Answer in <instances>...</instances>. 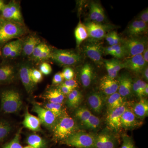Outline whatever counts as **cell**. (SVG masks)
Returning a JSON list of instances; mask_svg holds the SVG:
<instances>
[{
    "label": "cell",
    "instance_id": "obj_42",
    "mask_svg": "<svg viewBox=\"0 0 148 148\" xmlns=\"http://www.w3.org/2000/svg\"><path fill=\"white\" fill-rule=\"evenodd\" d=\"M61 73L64 79H66V80L73 79L75 75L73 70L69 67H66L64 69Z\"/></svg>",
    "mask_w": 148,
    "mask_h": 148
},
{
    "label": "cell",
    "instance_id": "obj_6",
    "mask_svg": "<svg viewBox=\"0 0 148 148\" xmlns=\"http://www.w3.org/2000/svg\"><path fill=\"white\" fill-rule=\"evenodd\" d=\"M121 42V45L124 49L125 56L128 58L142 54L145 49L147 47V39L139 37H130Z\"/></svg>",
    "mask_w": 148,
    "mask_h": 148
},
{
    "label": "cell",
    "instance_id": "obj_39",
    "mask_svg": "<svg viewBox=\"0 0 148 148\" xmlns=\"http://www.w3.org/2000/svg\"><path fill=\"white\" fill-rule=\"evenodd\" d=\"M31 79L35 84L42 81L43 79L42 74L39 70L35 69H31L30 71Z\"/></svg>",
    "mask_w": 148,
    "mask_h": 148
},
{
    "label": "cell",
    "instance_id": "obj_53",
    "mask_svg": "<svg viewBox=\"0 0 148 148\" xmlns=\"http://www.w3.org/2000/svg\"><path fill=\"white\" fill-rule=\"evenodd\" d=\"M24 148H34L32 147H31V146H27V147H24Z\"/></svg>",
    "mask_w": 148,
    "mask_h": 148
},
{
    "label": "cell",
    "instance_id": "obj_32",
    "mask_svg": "<svg viewBox=\"0 0 148 148\" xmlns=\"http://www.w3.org/2000/svg\"><path fill=\"white\" fill-rule=\"evenodd\" d=\"M124 98L118 92H116L109 96L108 100L109 110L116 108L122 106L123 103Z\"/></svg>",
    "mask_w": 148,
    "mask_h": 148
},
{
    "label": "cell",
    "instance_id": "obj_20",
    "mask_svg": "<svg viewBox=\"0 0 148 148\" xmlns=\"http://www.w3.org/2000/svg\"><path fill=\"white\" fill-rule=\"evenodd\" d=\"M116 142L112 135L101 133L95 136V148H114Z\"/></svg>",
    "mask_w": 148,
    "mask_h": 148
},
{
    "label": "cell",
    "instance_id": "obj_1",
    "mask_svg": "<svg viewBox=\"0 0 148 148\" xmlns=\"http://www.w3.org/2000/svg\"><path fill=\"white\" fill-rule=\"evenodd\" d=\"M28 33L25 24L5 20L0 17V50L13 39H20Z\"/></svg>",
    "mask_w": 148,
    "mask_h": 148
},
{
    "label": "cell",
    "instance_id": "obj_34",
    "mask_svg": "<svg viewBox=\"0 0 148 148\" xmlns=\"http://www.w3.org/2000/svg\"><path fill=\"white\" fill-rule=\"evenodd\" d=\"M11 130V126L8 122L0 121V143L8 136Z\"/></svg>",
    "mask_w": 148,
    "mask_h": 148
},
{
    "label": "cell",
    "instance_id": "obj_7",
    "mask_svg": "<svg viewBox=\"0 0 148 148\" xmlns=\"http://www.w3.org/2000/svg\"><path fill=\"white\" fill-rule=\"evenodd\" d=\"M0 17L8 20L24 24L19 2L11 1L4 7Z\"/></svg>",
    "mask_w": 148,
    "mask_h": 148
},
{
    "label": "cell",
    "instance_id": "obj_41",
    "mask_svg": "<svg viewBox=\"0 0 148 148\" xmlns=\"http://www.w3.org/2000/svg\"><path fill=\"white\" fill-rule=\"evenodd\" d=\"M39 71L42 75H48L52 72V68L50 64L47 62H43L40 65Z\"/></svg>",
    "mask_w": 148,
    "mask_h": 148
},
{
    "label": "cell",
    "instance_id": "obj_31",
    "mask_svg": "<svg viewBox=\"0 0 148 148\" xmlns=\"http://www.w3.org/2000/svg\"><path fill=\"white\" fill-rule=\"evenodd\" d=\"M27 141L29 145L34 148H45L46 145L45 140L35 134L29 135Z\"/></svg>",
    "mask_w": 148,
    "mask_h": 148
},
{
    "label": "cell",
    "instance_id": "obj_43",
    "mask_svg": "<svg viewBox=\"0 0 148 148\" xmlns=\"http://www.w3.org/2000/svg\"><path fill=\"white\" fill-rule=\"evenodd\" d=\"M132 91H134L135 94L140 98H143L144 96V93L143 90L135 81H133L132 83Z\"/></svg>",
    "mask_w": 148,
    "mask_h": 148
},
{
    "label": "cell",
    "instance_id": "obj_40",
    "mask_svg": "<svg viewBox=\"0 0 148 148\" xmlns=\"http://www.w3.org/2000/svg\"><path fill=\"white\" fill-rule=\"evenodd\" d=\"M123 143L121 148H136L133 140L127 135H123Z\"/></svg>",
    "mask_w": 148,
    "mask_h": 148
},
{
    "label": "cell",
    "instance_id": "obj_8",
    "mask_svg": "<svg viewBox=\"0 0 148 148\" xmlns=\"http://www.w3.org/2000/svg\"><path fill=\"white\" fill-rule=\"evenodd\" d=\"M32 111L38 114L41 123L48 128L52 129L58 120L52 112L37 103H34Z\"/></svg>",
    "mask_w": 148,
    "mask_h": 148
},
{
    "label": "cell",
    "instance_id": "obj_16",
    "mask_svg": "<svg viewBox=\"0 0 148 148\" xmlns=\"http://www.w3.org/2000/svg\"><path fill=\"white\" fill-rule=\"evenodd\" d=\"M119 83L118 92L123 98L129 97L132 91L133 81L127 73L121 74L118 80Z\"/></svg>",
    "mask_w": 148,
    "mask_h": 148
},
{
    "label": "cell",
    "instance_id": "obj_23",
    "mask_svg": "<svg viewBox=\"0 0 148 148\" xmlns=\"http://www.w3.org/2000/svg\"><path fill=\"white\" fill-rule=\"evenodd\" d=\"M93 77L92 66L88 63H86L80 70L79 78L83 86L87 88L92 82Z\"/></svg>",
    "mask_w": 148,
    "mask_h": 148
},
{
    "label": "cell",
    "instance_id": "obj_14",
    "mask_svg": "<svg viewBox=\"0 0 148 148\" xmlns=\"http://www.w3.org/2000/svg\"><path fill=\"white\" fill-rule=\"evenodd\" d=\"M31 66L28 63H23L19 67L18 73L22 84L28 93H31L34 90L35 84L33 83L30 77Z\"/></svg>",
    "mask_w": 148,
    "mask_h": 148
},
{
    "label": "cell",
    "instance_id": "obj_10",
    "mask_svg": "<svg viewBox=\"0 0 148 148\" xmlns=\"http://www.w3.org/2000/svg\"><path fill=\"white\" fill-rule=\"evenodd\" d=\"M84 51L86 56L95 64L101 65L104 48L97 42L88 43L84 47Z\"/></svg>",
    "mask_w": 148,
    "mask_h": 148
},
{
    "label": "cell",
    "instance_id": "obj_46",
    "mask_svg": "<svg viewBox=\"0 0 148 148\" xmlns=\"http://www.w3.org/2000/svg\"><path fill=\"white\" fill-rule=\"evenodd\" d=\"M62 84L70 88H71L73 90L75 89L78 86V84L76 81L73 79L66 80L64 82L62 83Z\"/></svg>",
    "mask_w": 148,
    "mask_h": 148
},
{
    "label": "cell",
    "instance_id": "obj_15",
    "mask_svg": "<svg viewBox=\"0 0 148 148\" xmlns=\"http://www.w3.org/2000/svg\"><path fill=\"white\" fill-rule=\"evenodd\" d=\"M16 75L15 67L12 64L3 63L0 64V85L13 82Z\"/></svg>",
    "mask_w": 148,
    "mask_h": 148
},
{
    "label": "cell",
    "instance_id": "obj_5",
    "mask_svg": "<svg viewBox=\"0 0 148 148\" xmlns=\"http://www.w3.org/2000/svg\"><path fill=\"white\" fill-rule=\"evenodd\" d=\"M95 136L84 132H76L63 141L64 144L77 148H95Z\"/></svg>",
    "mask_w": 148,
    "mask_h": 148
},
{
    "label": "cell",
    "instance_id": "obj_17",
    "mask_svg": "<svg viewBox=\"0 0 148 148\" xmlns=\"http://www.w3.org/2000/svg\"><path fill=\"white\" fill-rule=\"evenodd\" d=\"M40 39L36 35L31 34L23 40L21 54L25 57H30L34 49L41 42Z\"/></svg>",
    "mask_w": 148,
    "mask_h": 148
},
{
    "label": "cell",
    "instance_id": "obj_24",
    "mask_svg": "<svg viewBox=\"0 0 148 148\" xmlns=\"http://www.w3.org/2000/svg\"><path fill=\"white\" fill-rule=\"evenodd\" d=\"M41 123L39 119L30 114L27 108L23 121V125L24 127L32 131L38 132L41 130Z\"/></svg>",
    "mask_w": 148,
    "mask_h": 148
},
{
    "label": "cell",
    "instance_id": "obj_21",
    "mask_svg": "<svg viewBox=\"0 0 148 148\" xmlns=\"http://www.w3.org/2000/svg\"><path fill=\"white\" fill-rule=\"evenodd\" d=\"M148 31L147 23L140 20H136L129 25L127 28V34L130 37H137L146 34Z\"/></svg>",
    "mask_w": 148,
    "mask_h": 148
},
{
    "label": "cell",
    "instance_id": "obj_35",
    "mask_svg": "<svg viewBox=\"0 0 148 148\" xmlns=\"http://www.w3.org/2000/svg\"><path fill=\"white\" fill-rule=\"evenodd\" d=\"M91 113L88 109L84 107L79 108L76 111L75 115L83 123H84L91 114Z\"/></svg>",
    "mask_w": 148,
    "mask_h": 148
},
{
    "label": "cell",
    "instance_id": "obj_9",
    "mask_svg": "<svg viewBox=\"0 0 148 148\" xmlns=\"http://www.w3.org/2000/svg\"><path fill=\"white\" fill-rule=\"evenodd\" d=\"M126 108L127 106L124 103L118 108L109 110L107 117V122L111 129L117 131L121 128V116Z\"/></svg>",
    "mask_w": 148,
    "mask_h": 148
},
{
    "label": "cell",
    "instance_id": "obj_11",
    "mask_svg": "<svg viewBox=\"0 0 148 148\" xmlns=\"http://www.w3.org/2000/svg\"><path fill=\"white\" fill-rule=\"evenodd\" d=\"M121 123V127L124 129L132 130L140 127L143 122L136 116L132 109L127 108L122 115Z\"/></svg>",
    "mask_w": 148,
    "mask_h": 148
},
{
    "label": "cell",
    "instance_id": "obj_45",
    "mask_svg": "<svg viewBox=\"0 0 148 148\" xmlns=\"http://www.w3.org/2000/svg\"><path fill=\"white\" fill-rule=\"evenodd\" d=\"M136 20L143 21L146 23L148 22V9L146 8L145 10L140 12L136 18Z\"/></svg>",
    "mask_w": 148,
    "mask_h": 148
},
{
    "label": "cell",
    "instance_id": "obj_44",
    "mask_svg": "<svg viewBox=\"0 0 148 148\" xmlns=\"http://www.w3.org/2000/svg\"><path fill=\"white\" fill-rule=\"evenodd\" d=\"M64 78L61 72L56 73L53 76L52 83L53 85H57L62 84Z\"/></svg>",
    "mask_w": 148,
    "mask_h": 148
},
{
    "label": "cell",
    "instance_id": "obj_27",
    "mask_svg": "<svg viewBox=\"0 0 148 148\" xmlns=\"http://www.w3.org/2000/svg\"><path fill=\"white\" fill-rule=\"evenodd\" d=\"M45 98L50 103L62 104L65 98V95L58 88H51L47 90L45 94Z\"/></svg>",
    "mask_w": 148,
    "mask_h": 148
},
{
    "label": "cell",
    "instance_id": "obj_49",
    "mask_svg": "<svg viewBox=\"0 0 148 148\" xmlns=\"http://www.w3.org/2000/svg\"><path fill=\"white\" fill-rule=\"evenodd\" d=\"M142 54L143 55L144 60L145 61L146 63L147 64L148 62V49L147 47L145 49Z\"/></svg>",
    "mask_w": 148,
    "mask_h": 148
},
{
    "label": "cell",
    "instance_id": "obj_18",
    "mask_svg": "<svg viewBox=\"0 0 148 148\" xmlns=\"http://www.w3.org/2000/svg\"><path fill=\"white\" fill-rule=\"evenodd\" d=\"M89 18L91 21L101 24L106 19L104 9L99 3L92 1L89 5Z\"/></svg>",
    "mask_w": 148,
    "mask_h": 148
},
{
    "label": "cell",
    "instance_id": "obj_28",
    "mask_svg": "<svg viewBox=\"0 0 148 148\" xmlns=\"http://www.w3.org/2000/svg\"><path fill=\"white\" fill-rule=\"evenodd\" d=\"M75 36L77 47L88 37L87 29L84 24L80 21L75 30Z\"/></svg>",
    "mask_w": 148,
    "mask_h": 148
},
{
    "label": "cell",
    "instance_id": "obj_37",
    "mask_svg": "<svg viewBox=\"0 0 148 148\" xmlns=\"http://www.w3.org/2000/svg\"><path fill=\"white\" fill-rule=\"evenodd\" d=\"M87 128L95 129L99 127L100 124V120L98 117L91 114L88 119L83 124Z\"/></svg>",
    "mask_w": 148,
    "mask_h": 148
},
{
    "label": "cell",
    "instance_id": "obj_22",
    "mask_svg": "<svg viewBox=\"0 0 148 148\" xmlns=\"http://www.w3.org/2000/svg\"><path fill=\"white\" fill-rule=\"evenodd\" d=\"M104 63L108 72L107 76L113 79L116 77L120 70L124 69L122 62L116 58L104 60Z\"/></svg>",
    "mask_w": 148,
    "mask_h": 148
},
{
    "label": "cell",
    "instance_id": "obj_19",
    "mask_svg": "<svg viewBox=\"0 0 148 148\" xmlns=\"http://www.w3.org/2000/svg\"><path fill=\"white\" fill-rule=\"evenodd\" d=\"M119 83L118 81L111 78L108 76L101 79L100 88L102 92L107 95H111L117 92Z\"/></svg>",
    "mask_w": 148,
    "mask_h": 148
},
{
    "label": "cell",
    "instance_id": "obj_25",
    "mask_svg": "<svg viewBox=\"0 0 148 148\" xmlns=\"http://www.w3.org/2000/svg\"><path fill=\"white\" fill-rule=\"evenodd\" d=\"M88 102L90 108L97 113H100L104 106V98L103 95L98 92H94L88 98Z\"/></svg>",
    "mask_w": 148,
    "mask_h": 148
},
{
    "label": "cell",
    "instance_id": "obj_48",
    "mask_svg": "<svg viewBox=\"0 0 148 148\" xmlns=\"http://www.w3.org/2000/svg\"><path fill=\"white\" fill-rule=\"evenodd\" d=\"M114 31L110 32L108 34H107L105 37V39H106L107 42H108V44L110 45V46L114 45Z\"/></svg>",
    "mask_w": 148,
    "mask_h": 148
},
{
    "label": "cell",
    "instance_id": "obj_2",
    "mask_svg": "<svg viewBox=\"0 0 148 148\" xmlns=\"http://www.w3.org/2000/svg\"><path fill=\"white\" fill-rule=\"evenodd\" d=\"M76 124L74 120L66 112L58 118L52 128L53 136L56 140H64L76 132Z\"/></svg>",
    "mask_w": 148,
    "mask_h": 148
},
{
    "label": "cell",
    "instance_id": "obj_30",
    "mask_svg": "<svg viewBox=\"0 0 148 148\" xmlns=\"http://www.w3.org/2000/svg\"><path fill=\"white\" fill-rule=\"evenodd\" d=\"M82 99V95L81 92L77 89H73L68 95V106L72 108H77L81 102Z\"/></svg>",
    "mask_w": 148,
    "mask_h": 148
},
{
    "label": "cell",
    "instance_id": "obj_51",
    "mask_svg": "<svg viewBox=\"0 0 148 148\" xmlns=\"http://www.w3.org/2000/svg\"><path fill=\"white\" fill-rule=\"evenodd\" d=\"M5 3L4 1L3 0H0V16L1 14L2 11L5 5Z\"/></svg>",
    "mask_w": 148,
    "mask_h": 148
},
{
    "label": "cell",
    "instance_id": "obj_38",
    "mask_svg": "<svg viewBox=\"0 0 148 148\" xmlns=\"http://www.w3.org/2000/svg\"><path fill=\"white\" fill-rule=\"evenodd\" d=\"M21 129L16 133L14 138L9 143L4 146L3 148H23L20 143Z\"/></svg>",
    "mask_w": 148,
    "mask_h": 148
},
{
    "label": "cell",
    "instance_id": "obj_3",
    "mask_svg": "<svg viewBox=\"0 0 148 148\" xmlns=\"http://www.w3.org/2000/svg\"><path fill=\"white\" fill-rule=\"evenodd\" d=\"M1 110L5 114L18 112L22 105L19 93L12 89H5L0 94Z\"/></svg>",
    "mask_w": 148,
    "mask_h": 148
},
{
    "label": "cell",
    "instance_id": "obj_13",
    "mask_svg": "<svg viewBox=\"0 0 148 148\" xmlns=\"http://www.w3.org/2000/svg\"><path fill=\"white\" fill-rule=\"evenodd\" d=\"M122 63L124 69H128L136 74L142 73L147 65L142 54L127 58Z\"/></svg>",
    "mask_w": 148,
    "mask_h": 148
},
{
    "label": "cell",
    "instance_id": "obj_52",
    "mask_svg": "<svg viewBox=\"0 0 148 148\" xmlns=\"http://www.w3.org/2000/svg\"><path fill=\"white\" fill-rule=\"evenodd\" d=\"M148 95V85L145 88L144 91V96H147Z\"/></svg>",
    "mask_w": 148,
    "mask_h": 148
},
{
    "label": "cell",
    "instance_id": "obj_12",
    "mask_svg": "<svg viewBox=\"0 0 148 148\" xmlns=\"http://www.w3.org/2000/svg\"><path fill=\"white\" fill-rule=\"evenodd\" d=\"M84 25L87 29L88 37L93 40H101L105 38L107 30L110 28L108 26L91 21L86 22Z\"/></svg>",
    "mask_w": 148,
    "mask_h": 148
},
{
    "label": "cell",
    "instance_id": "obj_47",
    "mask_svg": "<svg viewBox=\"0 0 148 148\" xmlns=\"http://www.w3.org/2000/svg\"><path fill=\"white\" fill-rule=\"evenodd\" d=\"M58 88L64 95H68L73 90L71 88H70L62 83L59 86Z\"/></svg>",
    "mask_w": 148,
    "mask_h": 148
},
{
    "label": "cell",
    "instance_id": "obj_4",
    "mask_svg": "<svg viewBox=\"0 0 148 148\" xmlns=\"http://www.w3.org/2000/svg\"><path fill=\"white\" fill-rule=\"evenodd\" d=\"M50 59L61 66H71L80 63L82 57L73 51L55 49L52 50Z\"/></svg>",
    "mask_w": 148,
    "mask_h": 148
},
{
    "label": "cell",
    "instance_id": "obj_26",
    "mask_svg": "<svg viewBox=\"0 0 148 148\" xmlns=\"http://www.w3.org/2000/svg\"><path fill=\"white\" fill-rule=\"evenodd\" d=\"M133 113L140 119H143L147 116L148 102L147 100L142 98L140 101L135 103L132 109Z\"/></svg>",
    "mask_w": 148,
    "mask_h": 148
},
{
    "label": "cell",
    "instance_id": "obj_33",
    "mask_svg": "<svg viewBox=\"0 0 148 148\" xmlns=\"http://www.w3.org/2000/svg\"><path fill=\"white\" fill-rule=\"evenodd\" d=\"M45 108L52 112L58 118L65 112L62 108V104L49 102L45 104Z\"/></svg>",
    "mask_w": 148,
    "mask_h": 148
},
{
    "label": "cell",
    "instance_id": "obj_36",
    "mask_svg": "<svg viewBox=\"0 0 148 148\" xmlns=\"http://www.w3.org/2000/svg\"><path fill=\"white\" fill-rule=\"evenodd\" d=\"M47 46V45L43 42H41L39 45L37 46L34 49L32 55L29 57L30 60L34 62H38L42 52Z\"/></svg>",
    "mask_w": 148,
    "mask_h": 148
},
{
    "label": "cell",
    "instance_id": "obj_50",
    "mask_svg": "<svg viewBox=\"0 0 148 148\" xmlns=\"http://www.w3.org/2000/svg\"><path fill=\"white\" fill-rule=\"evenodd\" d=\"M143 73V77L145 78V79L147 81H148V68L147 66H146L145 67V69L143 70V72H142Z\"/></svg>",
    "mask_w": 148,
    "mask_h": 148
},
{
    "label": "cell",
    "instance_id": "obj_29",
    "mask_svg": "<svg viewBox=\"0 0 148 148\" xmlns=\"http://www.w3.org/2000/svg\"><path fill=\"white\" fill-rule=\"evenodd\" d=\"M22 41L23 40L21 39H18L14 40L9 42L5 44L0 50L1 55L3 59L4 60L8 59L11 53Z\"/></svg>",
    "mask_w": 148,
    "mask_h": 148
}]
</instances>
